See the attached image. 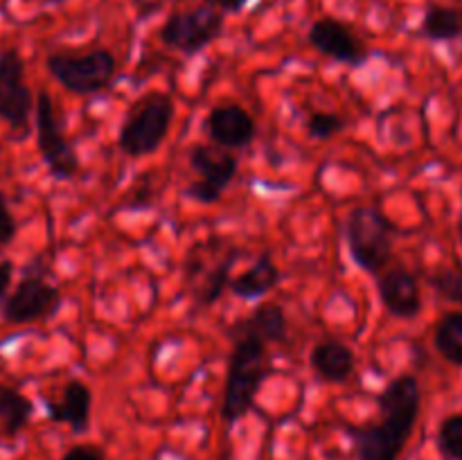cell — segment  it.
Returning a JSON list of instances; mask_svg holds the SVG:
<instances>
[{
  "mask_svg": "<svg viewBox=\"0 0 462 460\" xmlns=\"http://www.w3.org/2000/svg\"><path fill=\"white\" fill-rule=\"evenodd\" d=\"M420 383L413 374L393 379L379 395L382 419L356 431L359 460H397L420 415Z\"/></svg>",
  "mask_w": 462,
  "mask_h": 460,
  "instance_id": "1",
  "label": "cell"
},
{
  "mask_svg": "<svg viewBox=\"0 0 462 460\" xmlns=\"http://www.w3.org/2000/svg\"><path fill=\"white\" fill-rule=\"evenodd\" d=\"M266 377H269V354L264 343L253 336H235L228 377H226L224 406H221L226 422L235 424L251 410Z\"/></svg>",
  "mask_w": 462,
  "mask_h": 460,
  "instance_id": "2",
  "label": "cell"
},
{
  "mask_svg": "<svg viewBox=\"0 0 462 460\" xmlns=\"http://www.w3.org/2000/svg\"><path fill=\"white\" fill-rule=\"evenodd\" d=\"M347 244L356 264L368 273H379L393 255V224L377 207L361 206L347 215Z\"/></svg>",
  "mask_w": 462,
  "mask_h": 460,
  "instance_id": "3",
  "label": "cell"
},
{
  "mask_svg": "<svg viewBox=\"0 0 462 460\" xmlns=\"http://www.w3.org/2000/svg\"><path fill=\"white\" fill-rule=\"evenodd\" d=\"M174 104L167 95L153 93L138 102L120 131V149L131 158H143L156 152L170 131Z\"/></svg>",
  "mask_w": 462,
  "mask_h": 460,
  "instance_id": "4",
  "label": "cell"
},
{
  "mask_svg": "<svg viewBox=\"0 0 462 460\" xmlns=\"http://www.w3.org/2000/svg\"><path fill=\"white\" fill-rule=\"evenodd\" d=\"M45 66L66 90L90 95L108 88L116 77L117 63L108 50L99 48L86 54H50Z\"/></svg>",
  "mask_w": 462,
  "mask_h": 460,
  "instance_id": "5",
  "label": "cell"
},
{
  "mask_svg": "<svg viewBox=\"0 0 462 460\" xmlns=\"http://www.w3.org/2000/svg\"><path fill=\"white\" fill-rule=\"evenodd\" d=\"M36 143H39V152L43 156L45 165H48L50 174L59 180H68L77 174L79 170V161L63 135L61 122L57 120L54 113V104L45 90H41L36 97Z\"/></svg>",
  "mask_w": 462,
  "mask_h": 460,
  "instance_id": "6",
  "label": "cell"
},
{
  "mask_svg": "<svg viewBox=\"0 0 462 460\" xmlns=\"http://www.w3.org/2000/svg\"><path fill=\"white\" fill-rule=\"evenodd\" d=\"M221 27L224 16L210 5H201L197 9L171 14L161 27V41L185 54H197L221 34Z\"/></svg>",
  "mask_w": 462,
  "mask_h": 460,
  "instance_id": "7",
  "label": "cell"
},
{
  "mask_svg": "<svg viewBox=\"0 0 462 460\" xmlns=\"http://www.w3.org/2000/svg\"><path fill=\"white\" fill-rule=\"evenodd\" d=\"M189 165L201 174V179L189 183L185 194L199 203L219 201L224 189L233 183L237 174V158L228 152H217L208 144H197L189 152Z\"/></svg>",
  "mask_w": 462,
  "mask_h": 460,
  "instance_id": "8",
  "label": "cell"
},
{
  "mask_svg": "<svg viewBox=\"0 0 462 460\" xmlns=\"http://www.w3.org/2000/svg\"><path fill=\"white\" fill-rule=\"evenodd\" d=\"M59 302H61V293L57 287L48 284L39 275H27L5 302L3 316L12 325L36 323V320L54 314Z\"/></svg>",
  "mask_w": 462,
  "mask_h": 460,
  "instance_id": "9",
  "label": "cell"
},
{
  "mask_svg": "<svg viewBox=\"0 0 462 460\" xmlns=\"http://www.w3.org/2000/svg\"><path fill=\"white\" fill-rule=\"evenodd\" d=\"M32 111V93L25 84V66L16 50L0 54V117L14 126L25 129Z\"/></svg>",
  "mask_w": 462,
  "mask_h": 460,
  "instance_id": "10",
  "label": "cell"
},
{
  "mask_svg": "<svg viewBox=\"0 0 462 460\" xmlns=\"http://www.w3.org/2000/svg\"><path fill=\"white\" fill-rule=\"evenodd\" d=\"M310 43L325 57L334 61L347 63V66H361L368 57V50L361 43L359 36L337 18H320L311 25Z\"/></svg>",
  "mask_w": 462,
  "mask_h": 460,
  "instance_id": "11",
  "label": "cell"
},
{
  "mask_svg": "<svg viewBox=\"0 0 462 460\" xmlns=\"http://www.w3.org/2000/svg\"><path fill=\"white\" fill-rule=\"evenodd\" d=\"M379 296L388 314L411 320L422 311V291L413 273L406 269H393L379 278Z\"/></svg>",
  "mask_w": 462,
  "mask_h": 460,
  "instance_id": "12",
  "label": "cell"
},
{
  "mask_svg": "<svg viewBox=\"0 0 462 460\" xmlns=\"http://www.w3.org/2000/svg\"><path fill=\"white\" fill-rule=\"evenodd\" d=\"M206 131L221 147L239 149L255 138V120L237 104H224L212 108L206 120Z\"/></svg>",
  "mask_w": 462,
  "mask_h": 460,
  "instance_id": "13",
  "label": "cell"
},
{
  "mask_svg": "<svg viewBox=\"0 0 462 460\" xmlns=\"http://www.w3.org/2000/svg\"><path fill=\"white\" fill-rule=\"evenodd\" d=\"M90 406H93V392L84 382L66 383L63 395L59 401H48V418L52 422L68 424L75 433L88 431L90 427Z\"/></svg>",
  "mask_w": 462,
  "mask_h": 460,
  "instance_id": "14",
  "label": "cell"
},
{
  "mask_svg": "<svg viewBox=\"0 0 462 460\" xmlns=\"http://www.w3.org/2000/svg\"><path fill=\"white\" fill-rule=\"evenodd\" d=\"M311 368L323 382H346L355 370V352L337 338L316 343L311 350Z\"/></svg>",
  "mask_w": 462,
  "mask_h": 460,
  "instance_id": "15",
  "label": "cell"
},
{
  "mask_svg": "<svg viewBox=\"0 0 462 460\" xmlns=\"http://www.w3.org/2000/svg\"><path fill=\"white\" fill-rule=\"evenodd\" d=\"M230 338L253 336L266 341H284L287 336V318L280 305H262L251 316L242 318L230 327Z\"/></svg>",
  "mask_w": 462,
  "mask_h": 460,
  "instance_id": "16",
  "label": "cell"
},
{
  "mask_svg": "<svg viewBox=\"0 0 462 460\" xmlns=\"http://www.w3.org/2000/svg\"><path fill=\"white\" fill-rule=\"evenodd\" d=\"M280 271L275 266V262L271 260L269 253H262L251 266H248L244 273H239L237 278L230 280L228 287L230 291L237 298H244V300H255V298L266 296L271 289L278 284Z\"/></svg>",
  "mask_w": 462,
  "mask_h": 460,
  "instance_id": "17",
  "label": "cell"
},
{
  "mask_svg": "<svg viewBox=\"0 0 462 460\" xmlns=\"http://www.w3.org/2000/svg\"><path fill=\"white\" fill-rule=\"evenodd\" d=\"M422 34L431 41H456L462 36V9L431 5L422 18Z\"/></svg>",
  "mask_w": 462,
  "mask_h": 460,
  "instance_id": "18",
  "label": "cell"
},
{
  "mask_svg": "<svg viewBox=\"0 0 462 460\" xmlns=\"http://www.w3.org/2000/svg\"><path fill=\"white\" fill-rule=\"evenodd\" d=\"M32 401L16 388L0 383V427L7 436H16L32 418Z\"/></svg>",
  "mask_w": 462,
  "mask_h": 460,
  "instance_id": "19",
  "label": "cell"
},
{
  "mask_svg": "<svg viewBox=\"0 0 462 460\" xmlns=\"http://www.w3.org/2000/svg\"><path fill=\"white\" fill-rule=\"evenodd\" d=\"M433 343L442 359L462 368V311H449L438 320Z\"/></svg>",
  "mask_w": 462,
  "mask_h": 460,
  "instance_id": "20",
  "label": "cell"
},
{
  "mask_svg": "<svg viewBox=\"0 0 462 460\" xmlns=\"http://www.w3.org/2000/svg\"><path fill=\"white\" fill-rule=\"evenodd\" d=\"M438 446L449 460H462V415H449L440 424Z\"/></svg>",
  "mask_w": 462,
  "mask_h": 460,
  "instance_id": "21",
  "label": "cell"
},
{
  "mask_svg": "<svg viewBox=\"0 0 462 460\" xmlns=\"http://www.w3.org/2000/svg\"><path fill=\"white\" fill-rule=\"evenodd\" d=\"M431 287L445 300L462 305V273L458 269H438L431 275Z\"/></svg>",
  "mask_w": 462,
  "mask_h": 460,
  "instance_id": "22",
  "label": "cell"
},
{
  "mask_svg": "<svg viewBox=\"0 0 462 460\" xmlns=\"http://www.w3.org/2000/svg\"><path fill=\"white\" fill-rule=\"evenodd\" d=\"M230 266H233V257H226V260L212 271V275L208 278V282L203 284L201 293H199V302H201V305L208 307V305H215V302L219 300V296L224 293V289L228 287L230 282L228 280Z\"/></svg>",
  "mask_w": 462,
  "mask_h": 460,
  "instance_id": "23",
  "label": "cell"
},
{
  "mask_svg": "<svg viewBox=\"0 0 462 460\" xmlns=\"http://www.w3.org/2000/svg\"><path fill=\"white\" fill-rule=\"evenodd\" d=\"M346 129V120L334 113H314L307 120V131H310L311 138L316 140H329L332 135H337L338 131Z\"/></svg>",
  "mask_w": 462,
  "mask_h": 460,
  "instance_id": "24",
  "label": "cell"
},
{
  "mask_svg": "<svg viewBox=\"0 0 462 460\" xmlns=\"http://www.w3.org/2000/svg\"><path fill=\"white\" fill-rule=\"evenodd\" d=\"M14 235H16V221H14L12 212H9L5 194L0 192V246L12 242Z\"/></svg>",
  "mask_w": 462,
  "mask_h": 460,
  "instance_id": "25",
  "label": "cell"
},
{
  "mask_svg": "<svg viewBox=\"0 0 462 460\" xmlns=\"http://www.w3.org/2000/svg\"><path fill=\"white\" fill-rule=\"evenodd\" d=\"M61 460H104L102 451L90 445H77L63 454Z\"/></svg>",
  "mask_w": 462,
  "mask_h": 460,
  "instance_id": "26",
  "label": "cell"
},
{
  "mask_svg": "<svg viewBox=\"0 0 462 460\" xmlns=\"http://www.w3.org/2000/svg\"><path fill=\"white\" fill-rule=\"evenodd\" d=\"M12 275H14L12 262H0V300H3V296L7 293L9 282H12Z\"/></svg>",
  "mask_w": 462,
  "mask_h": 460,
  "instance_id": "27",
  "label": "cell"
},
{
  "mask_svg": "<svg viewBox=\"0 0 462 460\" xmlns=\"http://www.w3.org/2000/svg\"><path fill=\"white\" fill-rule=\"evenodd\" d=\"M217 3H219L224 9H228V12H239L248 0H217Z\"/></svg>",
  "mask_w": 462,
  "mask_h": 460,
  "instance_id": "28",
  "label": "cell"
},
{
  "mask_svg": "<svg viewBox=\"0 0 462 460\" xmlns=\"http://www.w3.org/2000/svg\"><path fill=\"white\" fill-rule=\"evenodd\" d=\"M48 3H52V5H59V3H63V0H48Z\"/></svg>",
  "mask_w": 462,
  "mask_h": 460,
  "instance_id": "29",
  "label": "cell"
},
{
  "mask_svg": "<svg viewBox=\"0 0 462 460\" xmlns=\"http://www.w3.org/2000/svg\"><path fill=\"white\" fill-rule=\"evenodd\" d=\"M460 239H462V221H460Z\"/></svg>",
  "mask_w": 462,
  "mask_h": 460,
  "instance_id": "30",
  "label": "cell"
},
{
  "mask_svg": "<svg viewBox=\"0 0 462 460\" xmlns=\"http://www.w3.org/2000/svg\"><path fill=\"white\" fill-rule=\"evenodd\" d=\"M458 3H462V0H458Z\"/></svg>",
  "mask_w": 462,
  "mask_h": 460,
  "instance_id": "31",
  "label": "cell"
}]
</instances>
